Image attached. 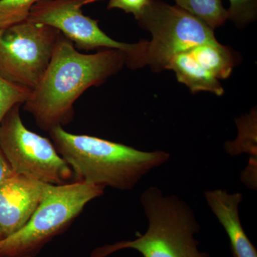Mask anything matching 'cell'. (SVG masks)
<instances>
[{
	"instance_id": "obj_1",
	"label": "cell",
	"mask_w": 257,
	"mask_h": 257,
	"mask_svg": "<svg viewBox=\"0 0 257 257\" xmlns=\"http://www.w3.org/2000/svg\"><path fill=\"white\" fill-rule=\"evenodd\" d=\"M125 64L126 55L122 51L82 53L61 33L48 67L24 104V109L33 116L39 127L48 133L69 124L79 96L117 74Z\"/></svg>"
},
{
	"instance_id": "obj_2",
	"label": "cell",
	"mask_w": 257,
	"mask_h": 257,
	"mask_svg": "<svg viewBox=\"0 0 257 257\" xmlns=\"http://www.w3.org/2000/svg\"><path fill=\"white\" fill-rule=\"evenodd\" d=\"M49 133L77 182L103 188L133 189L144 176L170 157L160 150L144 152L96 137L74 135L62 126L52 128Z\"/></svg>"
},
{
	"instance_id": "obj_3",
	"label": "cell",
	"mask_w": 257,
	"mask_h": 257,
	"mask_svg": "<svg viewBox=\"0 0 257 257\" xmlns=\"http://www.w3.org/2000/svg\"><path fill=\"white\" fill-rule=\"evenodd\" d=\"M140 201L148 219L146 232L132 241L96 248L91 257H106L124 248L137 250L144 257H210L198 248L194 235L200 226L184 201L155 187L145 189Z\"/></svg>"
},
{
	"instance_id": "obj_4",
	"label": "cell",
	"mask_w": 257,
	"mask_h": 257,
	"mask_svg": "<svg viewBox=\"0 0 257 257\" xmlns=\"http://www.w3.org/2000/svg\"><path fill=\"white\" fill-rule=\"evenodd\" d=\"M104 189L81 182L44 184L40 204L26 224L0 240V257L36 256L68 227L88 203L102 195Z\"/></svg>"
},
{
	"instance_id": "obj_5",
	"label": "cell",
	"mask_w": 257,
	"mask_h": 257,
	"mask_svg": "<svg viewBox=\"0 0 257 257\" xmlns=\"http://www.w3.org/2000/svg\"><path fill=\"white\" fill-rule=\"evenodd\" d=\"M13 106L0 123V149L15 175L43 184L69 183L73 172L48 139L28 130Z\"/></svg>"
},
{
	"instance_id": "obj_6",
	"label": "cell",
	"mask_w": 257,
	"mask_h": 257,
	"mask_svg": "<svg viewBox=\"0 0 257 257\" xmlns=\"http://www.w3.org/2000/svg\"><path fill=\"white\" fill-rule=\"evenodd\" d=\"M102 0H42L32 7L28 20L57 29L77 50H118L126 55L132 69L145 65L147 41L126 44L113 40L99 28V22L83 13L82 8Z\"/></svg>"
},
{
	"instance_id": "obj_7",
	"label": "cell",
	"mask_w": 257,
	"mask_h": 257,
	"mask_svg": "<svg viewBox=\"0 0 257 257\" xmlns=\"http://www.w3.org/2000/svg\"><path fill=\"white\" fill-rule=\"evenodd\" d=\"M137 21L152 34L151 41L147 43L145 65L155 72L165 70L177 54L216 40L214 30L207 24L161 0H152Z\"/></svg>"
},
{
	"instance_id": "obj_8",
	"label": "cell",
	"mask_w": 257,
	"mask_h": 257,
	"mask_svg": "<svg viewBox=\"0 0 257 257\" xmlns=\"http://www.w3.org/2000/svg\"><path fill=\"white\" fill-rule=\"evenodd\" d=\"M61 32L27 20L0 30V76L34 89L48 67Z\"/></svg>"
},
{
	"instance_id": "obj_9",
	"label": "cell",
	"mask_w": 257,
	"mask_h": 257,
	"mask_svg": "<svg viewBox=\"0 0 257 257\" xmlns=\"http://www.w3.org/2000/svg\"><path fill=\"white\" fill-rule=\"evenodd\" d=\"M44 184L15 174L0 184V228L5 237L28 222L41 200Z\"/></svg>"
},
{
	"instance_id": "obj_10",
	"label": "cell",
	"mask_w": 257,
	"mask_h": 257,
	"mask_svg": "<svg viewBox=\"0 0 257 257\" xmlns=\"http://www.w3.org/2000/svg\"><path fill=\"white\" fill-rule=\"evenodd\" d=\"M204 196L208 205L227 234L233 257H257L256 248L248 239L240 221L239 208L242 194L214 189L207 191Z\"/></svg>"
},
{
	"instance_id": "obj_11",
	"label": "cell",
	"mask_w": 257,
	"mask_h": 257,
	"mask_svg": "<svg viewBox=\"0 0 257 257\" xmlns=\"http://www.w3.org/2000/svg\"><path fill=\"white\" fill-rule=\"evenodd\" d=\"M166 69L174 71L179 82L187 86L193 93L209 92L217 96L224 93L219 79L203 68L187 51L174 56Z\"/></svg>"
},
{
	"instance_id": "obj_12",
	"label": "cell",
	"mask_w": 257,
	"mask_h": 257,
	"mask_svg": "<svg viewBox=\"0 0 257 257\" xmlns=\"http://www.w3.org/2000/svg\"><path fill=\"white\" fill-rule=\"evenodd\" d=\"M198 63L217 79L229 77L234 66L231 51L217 40L204 42L187 50Z\"/></svg>"
},
{
	"instance_id": "obj_13",
	"label": "cell",
	"mask_w": 257,
	"mask_h": 257,
	"mask_svg": "<svg viewBox=\"0 0 257 257\" xmlns=\"http://www.w3.org/2000/svg\"><path fill=\"white\" fill-rule=\"evenodd\" d=\"M177 6L202 20L213 30L224 25L229 13L221 0H175Z\"/></svg>"
},
{
	"instance_id": "obj_14",
	"label": "cell",
	"mask_w": 257,
	"mask_h": 257,
	"mask_svg": "<svg viewBox=\"0 0 257 257\" xmlns=\"http://www.w3.org/2000/svg\"><path fill=\"white\" fill-rule=\"evenodd\" d=\"M42 0H0V30L28 20L32 7Z\"/></svg>"
},
{
	"instance_id": "obj_15",
	"label": "cell",
	"mask_w": 257,
	"mask_h": 257,
	"mask_svg": "<svg viewBox=\"0 0 257 257\" xmlns=\"http://www.w3.org/2000/svg\"><path fill=\"white\" fill-rule=\"evenodd\" d=\"M31 92L29 88L10 82L0 76V123L13 106L25 104Z\"/></svg>"
},
{
	"instance_id": "obj_16",
	"label": "cell",
	"mask_w": 257,
	"mask_h": 257,
	"mask_svg": "<svg viewBox=\"0 0 257 257\" xmlns=\"http://www.w3.org/2000/svg\"><path fill=\"white\" fill-rule=\"evenodd\" d=\"M229 19L242 26L253 21L256 16L257 0H229Z\"/></svg>"
},
{
	"instance_id": "obj_17",
	"label": "cell",
	"mask_w": 257,
	"mask_h": 257,
	"mask_svg": "<svg viewBox=\"0 0 257 257\" xmlns=\"http://www.w3.org/2000/svg\"><path fill=\"white\" fill-rule=\"evenodd\" d=\"M151 2L152 0H109L107 9L123 10L126 13L133 14L137 20Z\"/></svg>"
},
{
	"instance_id": "obj_18",
	"label": "cell",
	"mask_w": 257,
	"mask_h": 257,
	"mask_svg": "<svg viewBox=\"0 0 257 257\" xmlns=\"http://www.w3.org/2000/svg\"><path fill=\"white\" fill-rule=\"evenodd\" d=\"M14 175V172L0 149V184L5 179Z\"/></svg>"
},
{
	"instance_id": "obj_19",
	"label": "cell",
	"mask_w": 257,
	"mask_h": 257,
	"mask_svg": "<svg viewBox=\"0 0 257 257\" xmlns=\"http://www.w3.org/2000/svg\"><path fill=\"white\" fill-rule=\"evenodd\" d=\"M5 237V236L4 233H3V230H2L1 228H0V240L4 239Z\"/></svg>"
}]
</instances>
